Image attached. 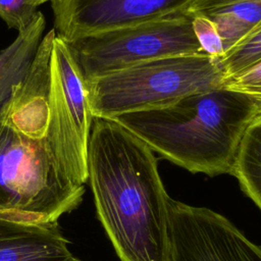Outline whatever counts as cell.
I'll use <instances>...</instances> for the list:
<instances>
[{"label": "cell", "mask_w": 261, "mask_h": 261, "mask_svg": "<svg viewBox=\"0 0 261 261\" xmlns=\"http://www.w3.org/2000/svg\"><path fill=\"white\" fill-rule=\"evenodd\" d=\"M170 261H261V247L206 207L169 200Z\"/></svg>", "instance_id": "52a82bcc"}, {"label": "cell", "mask_w": 261, "mask_h": 261, "mask_svg": "<svg viewBox=\"0 0 261 261\" xmlns=\"http://www.w3.org/2000/svg\"><path fill=\"white\" fill-rule=\"evenodd\" d=\"M230 174L261 210V116L245 133Z\"/></svg>", "instance_id": "4fadbf2b"}, {"label": "cell", "mask_w": 261, "mask_h": 261, "mask_svg": "<svg viewBox=\"0 0 261 261\" xmlns=\"http://www.w3.org/2000/svg\"><path fill=\"white\" fill-rule=\"evenodd\" d=\"M222 87L247 95L261 108V59L244 70L226 76Z\"/></svg>", "instance_id": "2e32d148"}, {"label": "cell", "mask_w": 261, "mask_h": 261, "mask_svg": "<svg viewBox=\"0 0 261 261\" xmlns=\"http://www.w3.org/2000/svg\"><path fill=\"white\" fill-rule=\"evenodd\" d=\"M88 181L121 261H170L169 196L149 146L114 119L94 117Z\"/></svg>", "instance_id": "6da1fadb"}, {"label": "cell", "mask_w": 261, "mask_h": 261, "mask_svg": "<svg viewBox=\"0 0 261 261\" xmlns=\"http://www.w3.org/2000/svg\"><path fill=\"white\" fill-rule=\"evenodd\" d=\"M192 0H54V31L65 42L160 19L185 10Z\"/></svg>", "instance_id": "ba28073f"}, {"label": "cell", "mask_w": 261, "mask_h": 261, "mask_svg": "<svg viewBox=\"0 0 261 261\" xmlns=\"http://www.w3.org/2000/svg\"><path fill=\"white\" fill-rule=\"evenodd\" d=\"M184 12L210 20L225 54L261 23V0H192Z\"/></svg>", "instance_id": "8fae6325"}, {"label": "cell", "mask_w": 261, "mask_h": 261, "mask_svg": "<svg viewBox=\"0 0 261 261\" xmlns=\"http://www.w3.org/2000/svg\"><path fill=\"white\" fill-rule=\"evenodd\" d=\"M58 222L38 223L0 215V261H77Z\"/></svg>", "instance_id": "30bf717a"}, {"label": "cell", "mask_w": 261, "mask_h": 261, "mask_svg": "<svg viewBox=\"0 0 261 261\" xmlns=\"http://www.w3.org/2000/svg\"><path fill=\"white\" fill-rule=\"evenodd\" d=\"M85 185L53 155L46 140L30 139L0 117V215L54 223L82 202Z\"/></svg>", "instance_id": "3957f363"}, {"label": "cell", "mask_w": 261, "mask_h": 261, "mask_svg": "<svg viewBox=\"0 0 261 261\" xmlns=\"http://www.w3.org/2000/svg\"><path fill=\"white\" fill-rule=\"evenodd\" d=\"M260 116L253 99L220 87L113 119L170 162L214 176L230 174L245 133Z\"/></svg>", "instance_id": "7a4b0ae2"}, {"label": "cell", "mask_w": 261, "mask_h": 261, "mask_svg": "<svg viewBox=\"0 0 261 261\" xmlns=\"http://www.w3.org/2000/svg\"><path fill=\"white\" fill-rule=\"evenodd\" d=\"M38 1H39V3H40V4H43V3L48 2V1H51V2H52V1H54V0H38Z\"/></svg>", "instance_id": "ac0fdd59"}, {"label": "cell", "mask_w": 261, "mask_h": 261, "mask_svg": "<svg viewBox=\"0 0 261 261\" xmlns=\"http://www.w3.org/2000/svg\"><path fill=\"white\" fill-rule=\"evenodd\" d=\"M77 261H80V260H77Z\"/></svg>", "instance_id": "d6986e66"}, {"label": "cell", "mask_w": 261, "mask_h": 261, "mask_svg": "<svg viewBox=\"0 0 261 261\" xmlns=\"http://www.w3.org/2000/svg\"><path fill=\"white\" fill-rule=\"evenodd\" d=\"M54 29L44 35L33 63L0 113L1 119L19 134L44 140L47 135L51 95V55Z\"/></svg>", "instance_id": "9c48e42d"}, {"label": "cell", "mask_w": 261, "mask_h": 261, "mask_svg": "<svg viewBox=\"0 0 261 261\" xmlns=\"http://www.w3.org/2000/svg\"><path fill=\"white\" fill-rule=\"evenodd\" d=\"M224 79L219 57L194 53L148 60L85 81V86L93 117L113 119L220 88Z\"/></svg>", "instance_id": "277c9868"}, {"label": "cell", "mask_w": 261, "mask_h": 261, "mask_svg": "<svg viewBox=\"0 0 261 261\" xmlns=\"http://www.w3.org/2000/svg\"><path fill=\"white\" fill-rule=\"evenodd\" d=\"M85 81L63 39L55 35L46 143L76 180L88 181V145L93 122Z\"/></svg>", "instance_id": "8992f818"}, {"label": "cell", "mask_w": 261, "mask_h": 261, "mask_svg": "<svg viewBox=\"0 0 261 261\" xmlns=\"http://www.w3.org/2000/svg\"><path fill=\"white\" fill-rule=\"evenodd\" d=\"M193 29L196 38L203 51L213 57H221L224 54L222 40L215 25L207 18L193 17Z\"/></svg>", "instance_id": "e0dca14e"}, {"label": "cell", "mask_w": 261, "mask_h": 261, "mask_svg": "<svg viewBox=\"0 0 261 261\" xmlns=\"http://www.w3.org/2000/svg\"><path fill=\"white\" fill-rule=\"evenodd\" d=\"M45 25V17L39 11L33 22L0 52V113L9 101L14 87L28 73L44 37Z\"/></svg>", "instance_id": "7c38bea8"}, {"label": "cell", "mask_w": 261, "mask_h": 261, "mask_svg": "<svg viewBox=\"0 0 261 261\" xmlns=\"http://www.w3.org/2000/svg\"><path fill=\"white\" fill-rule=\"evenodd\" d=\"M65 43L84 81L156 58L205 53L194 33L193 17L184 11Z\"/></svg>", "instance_id": "5b68a950"}, {"label": "cell", "mask_w": 261, "mask_h": 261, "mask_svg": "<svg viewBox=\"0 0 261 261\" xmlns=\"http://www.w3.org/2000/svg\"><path fill=\"white\" fill-rule=\"evenodd\" d=\"M261 59V23L242 42L219 57V63L226 76L236 74Z\"/></svg>", "instance_id": "5bb4252c"}, {"label": "cell", "mask_w": 261, "mask_h": 261, "mask_svg": "<svg viewBox=\"0 0 261 261\" xmlns=\"http://www.w3.org/2000/svg\"><path fill=\"white\" fill-rule=\"evenodd\" d=\"M39 5L38 0H0V17L19 33L36 18Z\"/></svg>", "instance_id": "9a60e30c"}]
</instances>
